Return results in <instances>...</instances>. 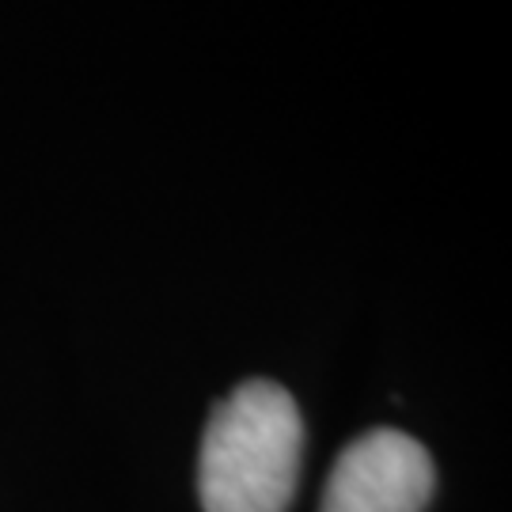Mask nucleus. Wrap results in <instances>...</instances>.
<instances>
[{
  "instance_id": "f257e3e1",
  "label": "nucleus",
  "mask_w": 512,
  "mask_h": 512,
  "mask_svg": "<svg viewBox=\"0 0 512 512\" xmlns=\"http://www.w3.org/2000/svg\"><path fill=\"white\" fill-rule=\"evenodd\" d=\"M304 421L274 380H247L213 406L198 490L205 512H285L296 494Z\"/></svg>"
},
{
  "instance_id": "f03ea898",
  "label": "nucleus",
  "mask_w": 512,
  "mask_h": 512,
  "mask_svg": "<svg viewBox=\"0 0 512 512\" xmlns=\"http://www.w3.org/2000/svg\"><path fill=\"white\" fill-rule=\"evenodd\" d=\"M437 486L421 440L399 429H372L334 459L319 512H425Z\"/></svg>"
}]
</instances>
